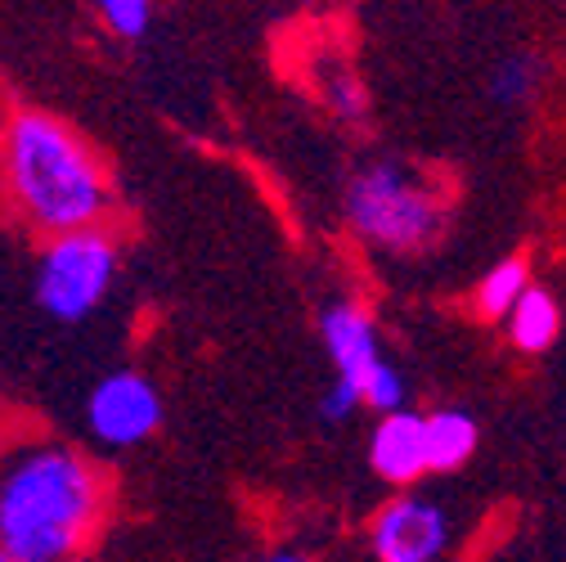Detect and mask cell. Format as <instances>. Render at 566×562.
<instances>
[{
    "mask_svg": "<svg viewBox=\"0 0 566 562\" xmlns=\"http://www.w3.org/2000/svg\"><path fill=\"white\" fill-rule=\"evenodd\" d=\"M104 513V472L67 446H32L0 468V553L73 562Z\"/></svg>",
    "mask_w": 566,
    "mask_h": 562,
    "instance_id": "1",
    "label": "cell"
},
{
    "mask_svg": "<svg viewBox=\"0 0 566 562\" xmlns=\"http://www.w3.org/2000/svg\"><path fill=\"white\" fill-rule=\"evenodd\" d=\"M6 185L32 230L59 239L99 226L108 207V180L95 154L59 117L19 113L6 126Z\"/></svg>",
    "mask_w": 566,
    "mask_h": 562,
    "instance_id": "2",
    "label": "cell"
},
{
    "mask_svg": "<svg viewBox=\"0 0 566 562\" xmlns=\"http://www.w3.org/2000/svg\"><path fill=\"white\" fill-rule=\"evenodd\" d=\"M346 221L374 248L422 252L446 230V202L409 167L374 163L346 185Z\"/></svg>",
    "mask_w": 566,
    "mask_h": 562,
    "instance_id": "3",
    "label": "cell"
},
{
    "mask_svg": "<svg viewBox=\"0 0 566 562\" xmlns=\"http://www.w3.org/2000/svg\"><path fill=\"white\" fill-rule=\"evenodd\" d=\"M117 279V239L99 226L59 235L36 261V306L59 324H82Z\"/></svg>",
    "mask_w": 566,
    "mask_h": 562,
    "instance_id": "4",
    "label": "cell"
},
{
    "mask_svg": "<svg viewBox=\"0 0 566 562\" xmlns=\"http://www.w3.org/2000/svg\"><path fill=\"white\" fill-rule=\"evenodd\" d=\"M86 424L104 446H139L163 424V396L145 374L117 370L95 383L86 400Z\"/></svg>",
    "mask_w": 566,
    "mask_h": 562,
    "instance_id": "5",
    "label": "cell"
},
{
    "mask_svg": "<svg viewBox=\"0 0 566 562\" xmlns=\"http://www.w3.org/2000/svg\"><path fill=\"white\" fill-rule=\"evenodd\" d=\"M450 513L432 500L400 496L374 518L378 562H437L450 544Z\"/></svg>",
    "mask_w": 566,
    "mask_h": 562,
    "instance_id": "6",
    "label": "cell"
},
{
    "mask_svg": "<svg viewBox=\"0 0 566 562\" xmlns=\"http://www.w3.org/2000/svg\"><path fill=\"white\" fill-rule=\"evenodd\" d=\"M319 337H324V351L337 365V383L356 387V392L382 365V356H378V329H374L369 311L356 306V302H333L319 315Z\"/></svg>",
    "mask_w": 566,
    "mask_h": 562,
    "instance_id": "7",
    "label": "cell"
},
{
    "mask_svg": "<svg viewBox=\"0 0 566 562\" xmlns=\"http://www.w3.org/2000/svg\"><path fill=\"white\" fill-rule=\"evenodd\" d=\"M369 464L391 486H409V481H418L422 472H428V464H422V414H413V409L387 414L374 428Z\"/></svg>",
    "mask_w": 566,
    "mask_h": 562,
    "instance_id": "8",
    "label": "cell"
},
{
    "mask_svg": "<svg viewBox=\"0 0 566 562\" xmlns=\"http://www.w3.org/2000/svg\"><path fill=\"white\" fill-rule=\"evenodd\" d=\"M476 450V418L468 409L422 414V464L428 472H454Z\"/></svg>",
    "mask_w": 566,
    "mask_h": 562,
    "instance_id": "9",
    "label": "cell"
},
{
    "mask_svg": "<svg viewBox=\"0 0 566 562\" xmlns=\"http://www.w3.org/2000/svg\"><path fill=\"white\" fill-rule=\"evenodd\" d=\"M557 329H562V311H557V298L539 284H531L513 311H509V337L517 351H526V356H539V351H548L557 342Z\"/></svg>",
    "mask_w": 566,
    "mask_h": 562,
    "instance_id": "10",
    "label": "cell"
},
{
    "mask_svg": "<svg viewBox=\"0 0 566 562\" xmlns=\"http://www.w3.org/2000/svg\"><path fill=\"white\" fill-rule=\"evenodd\" d=\"M526 289H531V266H526L522 257H509V261H500V266H490L485 279L476 284V311H481L485 320H504V315L513 311V302H517Z\"/></svg>",
    "mask_w": 566,
    "mask_h": 562,
    "instance_id": "11",
    "label": "cell"
},
{
    "mask_svg": "<svg viewBox=\"0 0 566 562\" xmlns=\"http://www.w3.org/2000/svg\"><path fill=\"white\" fill-rule=\"evenodd\" d=\"M535 82H539L535 59H526V54L500 59L494 63V73H490V100L504 104V108H517V104H526L535 95Z\"/></svg>",
    "mask_w": 566,
    "mask_h": 562,
    "instance_id": "12",
    "label": "cell"
},
{
    "mask_svg": "<svg viewBox=\"0 0 566 562\" xmlns=\"http://www.w3.org/2000/svg\"><path fill=\"white\" fill-rule=\"evenodd\" d=\"M405 400H409V383H405V374H400L396 365H387V361H382V365L365 378V387H360V405L378 409L382 418H387V414H400Z\"/></svg>",
    "mask_w": 566,
    "mask_h": 562,
    "instance_id": "13",
    "label": "cell"
},
{
    "mask_svg": "<svg viewBox=\"0 0 566 562\" xmlns=\"http://www.w3.org/2000/svg\"><path fill=\"white\" fill-rule=\"evenodd\" d=\"M99 19H104L117 37L135 41V37H145V32H149V23H154V6H149V0H104V6H99Z\"/></svg>",
    "mask_w": 566,
    "mask_h": 562,
    "instance_id": "14",
    "label": "cell"
},
{
    "mask_svg": "<svg viewBox=\"0 0 566 562\" xmlns=\"http://www.w3.org/2000/svg\"><path fill=\"white\" fill-rule=\"evenodd\" d=\"M324 100H328V108H333L337 117H346V122L365 117V86H360L356 77H346V73H337V77L324 86Z\"/></svg>",
    "mask_w": 566,
    "mask_h": 562,
    "instance_id": "15",
    "label": "cell"
},
{
    "mask_svg": "<svg viewBox=\"0 0 566 562\" xmlns=\"http://www.w3.org/2000/svg\"><path fill=\"white\" fill-rule=\"evenodd\" d=\"M356 409H360V392L356 387H346V383L324 387V396H319V418L324 424H346Z\"/></svg>",
    "mask_w": 566,
    "mask_h": 562,
    "instance_id": "16",
    "label": "cell"
},
{
    "mask_svg": "<svg viewBox=\"0 0 566 562\" xmlns=\"http://www.w3.org/2000/svg\"><path fill=\"white\" fill-rule=\"evenodd\" d=\"M265 562H306V558H297V553H274V558H265Z\"/></svg>",
    "mask_w": 566,
    "mask_h": 562,
    "instance_id": "17",
    "label": "cell"
},
{
    "mask_svg": "<svg viewBox=\"0 0 566 562\" xmlns=\"http://www.w3.org/2000/svg\"><path fill=\"white\" fill-rule=\"evenodd\" d=\"M0 562H10V558H6V553H0Z\"/></svg>",
    "mask_w": 566,
    "mask_h": 562,
    "instance_id": "18",
    "label": "cell"
}]
</instances>
